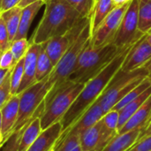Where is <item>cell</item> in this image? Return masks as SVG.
<instances>
[{
	"label": "cell",
	"instance_id": "obj_1",
	"mask_svg": "<svg viewBox=\"0 0 151 151\" xmlns=\"http://www.w3.org/2000/svg\"><path fill=\"white\" fill-rule=\"evenodd\" d=\"M136 42L128 46L113 60H111L98 74H96L94 78L85 83L83 89L60 120L63 132L71 127L85 113V111L99 98V96L103 94V92L111 81V79L121 68L128 53Z\"/></svg>",
	"mask_w": 151,
	"mask_h": 151
},
{
	"label": "cell",
	"instance_id": "obj_2",
	"mask_svg": "<svg viewBox=\"0 0 151 151\" xmlns=\"http://www.w3.org/2000/svg\"><path fill=\"white\" fill-rule=\"evenodd\" d=\"M82 18L65 0H48L43 16L29 42L44 43L53 37L65 34Z\"/></svg>",
	"mask_w": 151,
	"mask_h": 151
},
{
	"label": "cell",
	"instance_id": "obj_3",
	"mask_svg": "<svg viewBox=\"0 0 151 151\" xmlns=\"http://www.w3.org/2000/svg\"><path fill=\"white\" fill-rule=\"evenodd\" d=\"M127 47L119 48L112 42L100 47H92L89 42L80 55L67 81L82 84L87 83Z\"/></svg>",
	"mask_w": 151,
	"mask_h": 151
},
{
	"label": "cell",
	"instance_id": "obj_4",
	"mask_svg": "<svg viewBox=\"0 0 151 151\" xmlns=\"http://www.w3.org/2000/svg\"><path fill=\"white\" fill-rule=\"evenodd\" d=\"M91 34H90V22L84 27L77 40L67 50V51L63 55L58 63L54 66L52 72L48 77L47 83L50 88V90L45 97V104H47L54 96L58 89L68 80L69 76L72 74L78 58L83 50L90 42Z\"/></svg>",
	"mask_w": 151,
	"mask_h": 151
},
{
	"label": "cell",
	"instance_id": "obj_5",
	"mask_svg": "<svg viewBox=\"0 0 151 151\" xmlns=\"http://www.w3.org/2000/svg\"><path fill=\"white\" fill-rule=\"evenodd\" d=\"M148 73L149 71L145 67L131 72H124L120 68L97 99L104 112L107 113L112 110L124 96L148 77Z\"/></svg>",
	"mask_w": 151,
	"mask_h": 151
},
{
	"label": "cell",
	"instance_id": "obj_6",
	"mask_svg": "<svg viewBox=\"0 0 151 151\" xmlns=\"http://www.w3.org/2000/svg\"><path fill=\"white\" fill-rule=\"evenodd\" d=\"M49 77V76H48ZM48 77L41 81H37L23 92L19 96V115L17 122L13 128V133L21 130L35 117L42 115L45 109V97L50 90L47 83Z\"/></svg>",
	"mask_w": 151,
	"mask_h": 151
},
{
	"label": "cell",
	"instance_id": "obj_7",
	"mask_svg": "<svg viewBox=\"0 0 151 151\" xmlns=\"http://www.w3.org/2000/svg\"><path fill=\"white\" fill-rule=\"evenodd\" d=\"M85 84L66 81L55 93L52 99L45 104L44 111L41 116L42 130L62 119L69 110L79 94L83 89Z\"/></svg>",
	"mask_w": 151,
	"mask_h": 151
},
{
	"label": "cell",
	"instance_id": "obj_8",
	"mask_svg": "<svg viewBox=\"0 0 151 151\" xmlns=\"http://www.w3.org/2000/svg\"><path fill=\"white\" fill-rule=\"evenodd\" d=\"M139 0H132L112 40L119 48H126L140 40L145 34L138 29Z\"/></svg>",
	"mask_w": 151,
	"mask_h": 151
},
{
	"label": "cell",
	"instance_id": "obj_9",
	"mask_svg": "<svg viewBox=\"0 0 151 151\" xmlns=\"http://www.w3.org/2000/svg\"><path fill=\"white\" fill-rule=\"evenodd\" d=\"M90 22V17H85L80 19L65 34L53 37L44 43H42L53 65L55 66L67 50L77 40L84 27Z\"/></svg>",
	"mask_w": 151,
	"mask_h": 151
},
{
	"label": "cell",
	"instance_id": "obj_10",
	"mask_svg": "<svg viewBox=\"0 0 151 151\" xmlns=\"http://www.w3.org/2000/svg\"><path fill=\"white\" fill-rule=\"evenodd\" d=\"M130 3L123 6L114 8L107 15L91 36L90 45L92 47H100L109 42H112Z\"/></svg>",
	"mask_w": 151,
	"mask_h": 151
},
{
	"label": "cell",
	"instance_id": "obj_11",
	"mask_svg": "<svg viewBox=\"0 0 151 151\" xmlns=\"http://www.w3.org/2000/svg\"><path fill=\"white\" fill-rule=\"evenodd\" d=\"M151 59V46L146 40V34L134 45L121 66L124 72H131L144 65Z\"/></svg>",
	"mask_w": 151,
	"mask_h": 151
},
{
	"label": "cell",
	"instance_id": "obj_12",
	"mask_svg": "<svg viewBox=\"0 0 151 151\" xmlns=\"http://www.w3.org/2000/svg\"><path fill=\"white\" fill-rule=\"evenodd\" d=\"M104 114L105 113L104 112L99 102L96 100L71 127L61 134L58 141H60L67 134L81 135L84 131L96 125L104 116Z\"/></svg>",
	"mask_w": 151,
	"mask_h": 151
},
{
	"label": "cell",
	"instance_id": "obj_13",
	"mask_svg": "<svg viewBox=\"0 0 151 151\" xmlns=\"http://www.w3.org/2000/svg\"><path fill=\"white\" fill-rule=\"evenodd\" d=\"M115 136L107 134L104 129L101 119L93 127L84 131L80 135V145L82 151H89L98 148L105 147Z\"/></svg>",
	"mask_w": 151,
	"mask_h": 151
},
{
	"label": "cell",
	"instance_id": "obj_14",
	"mask_svg": "<svg viewBox=\"0 0 151 151\" xmlns=\"http://www.w3.org/2000/svg\"><path fill=\"white\" fill-rule=\"evenodd\" d=\"M42 44L30 42L29 48L24 57V74L18 89L17 95L23 92L25 89L32 86L36 82L35 81V71L38 54L42 49Z\"/></svg>",
	"mask_w": 151,
	"mask_h": 151
},
{
	"label": "cell",
	"instance_id": "obj_15",
	"mask_svg": "<svg viewBox=\"0 0 151 151\" xmlns=\"http://www.w3.org/2000/svg\"><path fill=\"white\" fill-rule=\"evenodd\" d=\"M63 132L61 122H56L42 131L40 135L27 151H53Z\"/></svg>",
	"mask_w": 151,
	"mask_h": 151
},
{
	"label": "cell",
	"instance_id": "obj_16",
	"mask_svg": "<svg viewBox=\"0 0 151 151\" xmlns=\"http://www.w3.org/2000/svg\"><path fill=\"white\" fill-rule=\"evenodd\" d=\"M19 106V96L14 95L2 108V135L6 141L12 134L18 119Z\"/></svg>",
	"mask_w": 151,
	"mask_h": 151
},
{
	"label": "cell",
	"instance_id": "obj_17",
	"mask_svg": "<svg viewBox=\"0 0 151 151\" xmlns=\"http://www.w3.org/2000/svg\"><path fill=\"white\" fill-rule=\"evenodd\" d=\"M151 122V96L140 109L119 130L118 134H123L135 128H147Z\"/></svg>",
	"mask_w": 151,
	"mask_h": 151
},
{
	"label": "cell",
	"instance_id": "obj_18",
	"mask_svg": "<svg viewBox=\"0 0 151 151\" xmlns=\"http://www.w3.org/2000/svg\"><path fill=\"white\" fill-rule=\"evenodd\" d=\"M44 4H45V3L43 1H36V2L30 4L27 6L22 8L18 32L16 34L14 40L27 38V32L30 28V26L33 22L34 18L36 16V14L42 8V6Z\"/></svg>",
	"mask_w": 151,
	"mask_h": 151
},
{
	"label": "cell",
	"instance_id": "obj_19",
	"mask_svg": "<svg viewBox=\"0 0 151 151\" xmlns=\"http://www.w3.org/2000/svg\"><path fill=\"white\" fill-rule=\"evenodd\" d=\"M142 130H144V128H135L126 134L116 135L102 151H127L136 142Z\"/></svg>",
	"mask_w": 151,
	"mask_h": 151
},
{
	"label": "cell",
	"instance_id": "obj_20",
	"mask_svg": "<svg viewBox=\"0 0 151 151\" xmlns=\"http://www.w3.org/2000/svg\"><path fill=\"white\" fill-rule=\"evenodd\" d=\"M41 116L42 115L35 117L33 120H31L28 125L24 127L20 137L18 151L27 150L42 133V130L41 127Z\"/></svg>",
	"mask_w": 151,
	"mask_h": 151
},
{
	"label": "cell",
	"instance_id": "obj_21",
	"mask_svg": "<svg viewBox=\"0 0 151 151\" xmlns=\"http://www.w3.org/2000/svg\"><path fill=\"white\" fill-rule=\"evenodd\" d=\"M151 96V86L147 88L142 94H141L138 97L128 103L125 105L119 111V120L118 125V132L119 130L127 123V121L140 109V107L147 101V99Z\"/></svg>",
	"mask_w": 151,
	"mask_h": 151
},
{
	"label": "cell",
	"instance_id": "obj_22",
	"mask_svg": "<svg viewBox=\"0 0 151 151\" xmlns=\"http://www.w3.org/2000/svg\"><path fill=\"white\" fill-rule=\"evenodd\" d=\"M112 0H97L93 6L90 14V34L91 36L107 15L113 10Z\"/></svg>",
	"mask_w": 151,
	"mask_h": 151
},
{
	"label": "cell",
	"instance_id": "obj_23",
	"mask_svg": "<svg viewBox=\"0 0 151 151\" xmlns=\"http://www.w3.org/2000/svg\"><path fill=\"white\" fill-rule=\"evenodd\" d=\"M21 12H22V8L17 5L5 12H3L0 14V16L4 19V24L6 26L8 35H9V40L11 42L14 40L16 34L18 32Z\"/></svg>",
	"mask_w": 151,
	"mask_h": 151
},
{
	"label": "cell",
	"instance_id": "obj_24",
	"mask_svg": "<svg viewBox=\"0 0 151 151\" xmlns=\"http://www.w3.org/2000/svg\"><path fill=\"white\" fill-rule=\"evenodd\" d=\"M53 68H54V65L51 60L50 59L48 54L46 53L43 46H42V49L38 54L37 63H36V71H35L36 82L41 81L43 79L47 78L52 72Z\"/></svg>",
	"mask_w": 151,
	"mask_h": 151
},
{
	"label": "cell",
	"instance_id": "obj_25",
	"mask_svg": "<svg viewBox=\"0 0 151 151\" xmlns=\"http://www.w3.org/2000/svg\"><path fill=\"white\" fill-rule=\"evenodd\" d=\"M138 29L142 34L151 31V1L139 2Z\"/></svg>",
	"mask_w": 151,
	"mask_h": 151
},
{
	"label": "cell",
	"instance_id": "obj_26",
	"mask_svg": "<svg viewBox=\"0 0 151 151\" xmlns=\"http://www.w3.org/2000/svg\"><path fill=\"white\" fill-rule=\"evenodd\" d=\"M151 86L150 81L148 79V77L146 79H144L136 88H134L133 90H131L126 96H124L114 107L113 110H116L118 111H119L125 105H127L128 103H130L131 101H133L134 99H135L136 97H138L141 94H142L147 88H149Z\"/></svg>",
	"mask_w": 151,
	"mask_h": 151
},
{
	"label": "cell",
	"instance_id": "obj_27",
	"mask_svg": "<svg viewBox=\"0 0 151 151\" xmlns=\"http://www.w3.org/2000/svg\"><path fill=\"white\" fill-rule=\"evenodd\" d=\"M119 120V113L116 110H111L101 119L105 133L111 136L118 135V125Z\"/></svg>",
	"mask_w": 151,
	"mask_h": 151
},
{
	"label": "cell",
	"instance_id": "obj_28",
	"mask_svg": "<svg viewBox=\"0 0 151 151\" xmlns=\"http://www.w3.org/2000/svg\"><path fill=\"white\" fill-rule=\"evenodd\" d=\"M24 74V58L19 60L11 72V93L17 95Z\"/></svg>",
	"mask_w": 151,
	"mask_h": 151
},
{
	"label": "cell",
	"instance_id": "obj_29",
	"mask_svg": "<svg viewBox=\"0 0 151 151\" xmlns=\"http://www.w3.org/2000/svg\"><path fill=\"white\" fill-rule=\"evenodd\" d=\"M30 42L27 38H21L18 40H13L10 44V50L16 60L18 62L21 58H23L29 48Z\"/></svg>",
	"mask_w": 151,
	"mask_h": 151
},
{
	"label": "cell",
	"instance_id": "obj_30",
	"mask_svg": "<svg viewBox=\"0 0 151 151\" xmlns=\"http://www.w3.org/2000/svg\"><path fill=\"white\" fill-rule=\"evenodd\" d=\"M71 6H73L83 18L90 17L94 1L93 0H65Z\"/></svg>",
	"mask_w": 151,
	"mask_h": 151
},
{
	"label": "cell",
	"instance_id": "obj_31",
	"mask_svg": "<svg viewBox=\"0 0 151 151\" xmlns=\"http://www.w3.org/2000/svg\"><path fill=\"white\" fill-rule=\"evenodd\" d=\"M11 72L12 69L0 84V111L12 96L11 93Z\"/></svg>",
	"mask_w": 151,
	"mask_h": 151
},
{
	"label": "cell",
	"instance_id": "obj_32",
	"mask_svg": "<svg viewBox=\"0 0 151 151\" xmlns=\"http://www.w3.org/2000/svg\"><path fill=\"white\" fill-rule=\"evenodd\" d=\"M23 129H24V127L18 132H14L3 144L1 151H18Z\"/></svg>",
	"mask_w": 151,
	"mask_h": 151
},
{
	"label": "cell",
	"instance_id": "obj_33",
	"mask_svg": "<svg viewBox=\"0 0 151 151\" xmlns=\"http://www.w3.org/2000/svg\"><path fill=\"white\" fill-rule=\"evenodd\" d=\"M16 63L17 62L10 49L2 52V55L0 57V68L11 70L14 67Z\"/></svg>",
	"mask_w": 151,
	"mask_h": 151
},
{
	"label": "cell",
	"instance_id": "obj_34",
	"mask_svg": "<svg viewBox=\"0 0 151 151\" xmlns=\"http://www.w3.org/2000/svg\"><path fill=\"white\" fill-rule=\"evenodd\" d=\"M11 42L9 40V35L4 24V19L0 16V49L2 51H4L10 48Z\"/></svg>",
	"mask_w": 151,
	"mask_h": 151
},
{
	"label": "cell",
	"instance_id": "obj_35",
	"mask_svg": "<svg viewBox=\"0 0 151 151\" xmlns=\"http://www.w3.org/2000/svg\"><path fill=\"white\" fill-rule=\"evenodd\" d=\"M127 151H151V135L137 141Z\"/></svg>",
	"mask_w": 151,
	"mask_h": 151
},
{
	"label": "cell",
	"instance_id": "obj_36",
	"mask_svg": "<svg viewBox=\"0 0 151 151\" xmlns=\"http://www.w3.org/2000/svg\"><path fill=\"white\" fill-rule=\"evenodd\" d=\"M20 0H2V7H1V13L5 12L12 7L18 5Z\"/></svg>",
	"mask_w": 151,
	"mask_h": 151
},
{
	"label": "cell",
	"instance_id": "obj_37",
	"mask_svg": "<svg viewBox=\"0 0 151 151\" xmlns=\"http://www.w3.org/2000/svg\"><path fill=\"white\" fill-rule=\"evenodd\" d=\"M150 135H151V122L150 123V125L147 127V128H146L145 130H142V133L140 134V135H139L137 141L142 140V139H143V138H145V137H148V136H150ZM137 141H136V142H137Z\"/></svg>",
	"mask_w": 151,
	"mask_h": 151
},
{
	"label": "cell",
	"instance_id": "obj_38",
	"mask_svg": "<svg viewBox=\"0 0 151 151\" xmlns=\"http://www.w3.org/2000/svg\"><path fill=\"white\" fill-rule=\"evenodd\" d=\"M36 1H43V2L46 4V2H47L48 0H20L19 3L18 4V6H19V7H21V8H24V7L27 6L28 4H33V3H35V2H36Z\"/></svg>",
	"mask_w": 151,
	"mask_h": 151
},
{
	"label": "cell",
	"instance_id": "obj_39",
	"mask_svg": "<svg viewBox=\"0 0 151 151\" xmlns=\"http://www.w3.org/2000/svg\"><path fill=\"white\" fill-rule=\"evenodd\" d=\"M130 2H132V0H112V5H113V8H118Z\"/></svg>",
	"mask_w": 151,
	"mask_h": 151
},
{
	"label": "cell",
	"instance_id": "obj_40",
	"mask_svg": "<svg viewBox=\"0 0 151 151\" xmlns=\"http://www.w3.org/2000/svg\"><path fill=\"white\" fill-rule=\"evenodd\" d=\"M9 71L10 70H8V69H2V68H0V84L2 83V81L5 78V76L7 75Z\"/></svg>",
	"mask_w": 151,
	"mask_h": 151
},
{
	"label": "cell",
	"instance_id": "obj_41",
	"mask_svg": "<svg viewBox=\"0 0 151 151\" xmlns=\"http://www.w3.org/2000/svg\"><path fill=\"white\" fill-rule=\"evenodd\" d=\"M146 40L149 42V44L151 46V31H150L148 34H146Z\"/></svg>",
	"mask_w": 151,
	"mask_h": 151
},
{
	"label": "cell",
	"instance_id": "obj_42",
	"mask_svg": "<svg viewBox=\"0 0 151 151\" xmlns=\"http://www.w3.org/2000/svg\"><path fill=\"white\" fill-rule=\"evenodd\" d=\"M5 142V141H4V137H3V135L2 134H0V148L3 146V144Z\"/></svg>",
	"mask_w": 151,
	"mask_h": 151
},
{
	"label": "cell",
	"instance_id": "obj_43",
	"mask_svg": "<svg viewBox=\"0 0 151 151\" xmlns=\"http://www.w3.org/2000/svg\"><path fill=\"white\" fill-rule=\"evenodd\" d=\"M0 134H2V114L0 111Z\"/></svg>",
	"mask_w": 151,
	"mask_h": 151
},
{
	"label": "cell",
	"instance_id": "obj_44",
	"mask_svg": "<svg viewBox=\"0 0 151 151\" xmlns=\"http://www.w3.org/2000/svg\"><path fill=\"white\" fill-rule=\"evenodd\" d=\"M71 151H82V150H81V145H79V146H77L76 148H74L73 150H72Z\"/></svg>",
	"mask_w": 151,
	"mask_h": 151
},
{
	"label": "cell",
	"instance_id": "obj_45",
	"mask_svg": "<svg viewBox=\"0 0 151 151\" xmlns=\"http://www.w3.org/2000/svg\"><path fill=\"white\" fill-rule=\"evenodd\" d=\"M104 147H103V146H101V147H98V148H96V149H94V150H89V151H102V150L104 149Z\"/></svg>",
	"mask_w": 151,
	"mask_h": 151
},
{
	"label": "cell",
	"instance_id": "obj_46",
	"mask_svg": "<svg viewBox=\"0 0 151 151\" xmlns=\"http://www.w3.org/2000/svg\"><path fill=\"white\" fill-rule=\"evenodd\" d=\"M148 71H149V73H148V79L150 81V82H151V67H150V68L148 69Z\"/></svg>",
	"mask_w": 151,
	"mask_h": 151
},
{
	"label": "cell",
	"instance_id": "obj_47",
	"mask_svg": "<svg viewBox=\"0 0 151 151\" xmlns=\"http://www.w3.org/2000/svg\"><path fill=\"white\" fill-rule=\"evenodd\" d=\"M149 1H151V0H139V2H149Z\"/></svg>",
	"mask_w": 151,
	"mask_h": 151
},
{
	"label": "cell",
	"instance_id": "obj_48",
	"mask_svg": "<svg viewBox=\"0 0 151 151\" xmlns=\"http://www.w3.org/2000/svg\"><path fill=\"white\" fill-rule=\"evenodd\" d=\"M1 7H2V0H0V14H1Z\"/></svg>",
	"mask_w": 151,
	"mask_h": 151
},
{
	"label": "cell",
	"instance_id": "obj_49",
	"mask_svg": "<svg viewBox=\"0 0 151 151\" xmlns=\"http://www.w3.org/2000/svg\"><path fill=\"white\" fill-rule=\"evenodd\" d=\"M2 52H3V51H1V50H0V57H1V55H2Z\"/></svg>",
	"mask_w": 151,
	"mask_h": 151
},
{
	"label": "cell",
	"instance_id": "obj_50",
	"mask_svg": "<svg viewBox=\"0 0 151 151\" xmlns=\"http://www.w3.org/2000/svg\"><path fill=\"white\" fill-rule=\"evenodd\" d=\"M0 50H1V49H0ZM1 51H2V50H1Z\"/></svg>",
	"mask_w": 151,
	"mask_h": 151
}]
</instances>
